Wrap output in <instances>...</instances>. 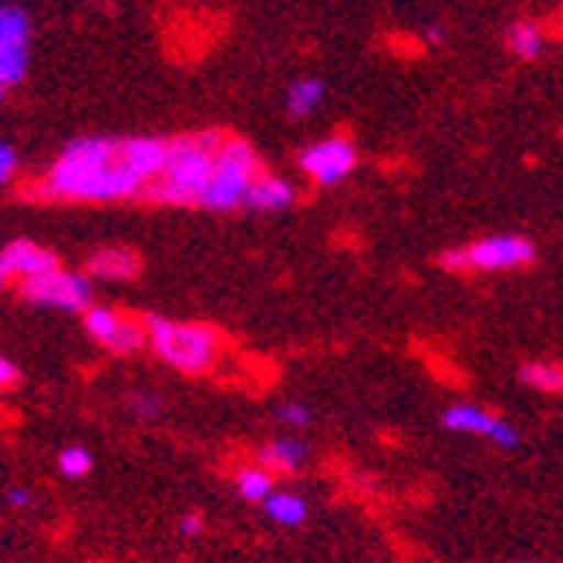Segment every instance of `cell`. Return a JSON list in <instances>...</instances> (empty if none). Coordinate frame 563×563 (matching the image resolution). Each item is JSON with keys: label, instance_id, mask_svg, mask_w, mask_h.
<instances>
[{"label": "cell", "instance_id": "6da1fadb", "mask_svg": "<svg viewBox=\"0 0 563 563\" xmlns=\"http://www.w3.org/2000/svg\"><path fill=\"white\" fill-rule=\"evenodd\" d=\"M163 139H75L51 166L44 196L51 199H125L156 183L166 166Z\"/></svg>", "mask_w": 563, "mask_h": 563}, {"label": "cell", "instance_id": "7a4b0ae2", "mask_svg": "<svg viewBox=\"0 0 563 563\" xmlns=\"http://www.w3.org/2000/svg\"><path fill=\"white\" fill-rule=\"evenodd\" d=\"M223 142L227 139L220 132H199V135L173 139L163 173L148 186V199L169 202V207H199L202 192L210 186Z\"/></svg>", "mask_w": 563, "mask_h": 563}, {"label": "cell", "instance_id": "3957f363", "mask_svg": "<svg viewBox=\"0 0 563 563\" xmlns=\"http://www.w3.org/2000/svg\"><path fill=\"white\" fill-rule=\"evenodd\" d=\"M148 347L156 351L163 362L183 375H207L217 368L223 354V334L210 324L192 321H169V318H145Z\"/></svg>", "mask_w": 563, "mask_h": 563}, {"label": "cell", "instance_id": "277c9868", "mask_svg": "<svg viewBox=\"0 0 563 563\" xmlns=\"http://www.w3.org/2000/svg\"><path fill=\"white\" fill-rule=\"evenodd\" d=\"M257 176H261L257 152H253L243 139H227L223 148H220V156H217L210 186L199 199V207L213 210V213H227V210L243 207V199H246V192H250V186Z\"/></svg>", "mask_w": 563, "mask_h": 563}, {"label": "cell", "instance_id": "5b68a950", "mask_svg": "<svg viewBox=\"0 0 563 563\" xmlns=\"http://www.w3.org/2000/svg\"><path fill=\"white\" fill-rule=\"evenodd\" d=\"M533 261V243L523 236H486L463 250L442 253L449 271H514Z\"/></svg>", "mask_w": 563, "mask_h": 563}, {"label": "cell", "instance_id": "8992f818", "mask_svg": "<svg viewBox=\"0 0 563 563\" xmlns=\"http://www.w3.org/2000/svg\"><path fill=\"white\" fill-rule=\"evenodd\" d=\"M18 294L31 303L58 307V311H88L91 307V284L71 271H51L18 284Z\"/></svg>", "mask_w": 563, "mask_h": 563}, {"label": "cell", "instance_id": "52a82bcc", "mask_svg": "<svg viewBox=\"0 0 563 563\" xmlns=\"http://www.w3.org/2000/svg\"><path fill=\"white\" fill-rule=\"evenodd\" d=\"M31 18L18 4L0 8V88H14L27 75Z\"/></svg>", "mask_w": 563, "mask_h": 563}, {"label": "cell", "instance_id": "ba28073f", "mask_svg": "<svg viewBox=\"0 0 563 563\" xmlns=\"http://www.w3.org/2000/svg\"><path fill=\"white\" fill-rule=\"evenodd\" d=\"M85 331L112 354H135L148 344L145 324H135L132 318L112 311V307H88L85 311Z\"/></svg>", "mask_w": 563, "mask_h": 563}, {"label": "cell", "instance_id": "9c48e42d", "mask_svg": "<svg viewBox=\"0 0 563 563\" xmlns=\"http://www.w3.org/2000/svg\"><path fill=\"white\" fill-rule=\"evenodd\" d=\"M354 163H357V152H354V145L347 139H324V142H318L311 148H303L300 159H297V166L311 176L318 186L341 183L354 169Z\"/></svg>", "mask_w": 563, "mask_h": 563}, {"label": "cell", "instance_id": "30bf717a", "mask_svg": "<svg viewBox=\"0 0 563 563\" xmlns=\"http://www.w3.org/2000/svg\"><path fill=\"white\" fill-rule=\"evenodd\" d=\"M442 426L449 432L483 435V439H489V442H496L503 449H514L520 442L514 426H509L506 419H499V416H493V412H486V408H479V405H452V408H445Z\"/></svg>", "mask_w": 563, "mask_h": 563}, {"label": "cell", "instance_id": "8fae6325", "mask_svg": "<svg viewBox=\"0 0 563 563\" xmlns=\"http://www.w3.org/2000/svg\"><path fill=\"white\" fill-rule=\"evenodd\" d=\"M58 257L51 250L31 243V240H14L4 246V253H0V277H4L8 284L11 280H31V277H41V274H51L58 271Z\"/></svg>", "mask_w": 563, "mask_h": 563}, {"label": "cell", "instance_id": "7c38bea8", "mask_svg": "<svg viewBox=\"0 0 563 563\" xmlns=\"http://www.w3.org/2000/svg\"><path fill=\"white\" fill-rule=\"evenodd\" d=\"M294 186L280 176H271V173H261L257 179H253L246 199H243V207L246 210H264V213H280L287 207H294Z\"/></svg>", "mask_w": 563, "mask_h": 563}, {"label": "cell", "instance_id": "4fadbf2b", "mask_svg": "<svg viewBox=\"0 0 563 563\" xmlns=\"http://www.w3.org/2000/svg\"><path fill=\"white\" fill-rule=\"evenodd\" d=\"M88 274L101 277V280H129V277L139 274V257L132 250H122V246L98 250V253H91V261H88Z\"/></svg>", "mask_w": 563, "mask_h": 563}, {"label": "cell", "instance_id": "5bb4252c", "mask_svg": "<svg viewBox=\"0 0 563 563\" xmlns=\"http://www.w3.org/2000/svg\"><path fill=\"white\" fill-rule=\"evenodd\" d=\"M307 459V445L300 439H274L264 445L261 452V466H267L271 473H297Z\"/></svg>", "mask_w": 563, "mask_h": 563}, {"label": "cell", "instance_id": "9a60e30c", "mask_svg": "<svg viewBox=\"0 0 563 563\" xmlns=\"http://www.w3.org/2000/svg\"><path fill=\"white\" fill-rule=\"evenodd\" d=\"M264 506H267V517L280 527H300L307 520V503L297 493H287V489L277 493L274 489Z\"/></svg>", "mask_w": 563, "mask_h": 563}, {"label": "cell", "instance_id": "2e32d148", "mask_svg": "<svg viewBox=\"0 0 563 563\" xmlns=\"http://www.w3.org/2000/svg\"><path fill=\"white\" fill-rule=\"evenodd\" d=\"M321 98H324V85H321L318 78H300V81H294L290 91H287V112H290L294 119L311 115V112L321 106Z\"/></svg>", "mask_w": 563, "mask_h": 563}, {"label": "cell", "instance_id": "e0dca14e", "mask_svg": "<svg viewBox=\"0 0 563 563\" xmlns=\"http://www.w3.org/2000/svg\"><path fill=\"white\" fill-rule=\"evenodd\" d=\"M236 493L250 503H267V496L274 493V473L267 466L257 470H243L236 476Z\"/></svg>", "mask_w": 563, "mask_h": 563}, {"label": "cell", "instance_id": "ac0fdd59", "mask_svg": "<svg viewBox=\"0 0 563 563\" xmlns=\"http://www.w3.org/2000/svg\"><path fill=\"white\" fill-rule=\"evenodd\" d=\"M520 378H523L527 385H533L537 391H560V388H563V368H560V365H550V362L523 365Z\"/></svg>", "mask_w": 563, "mask_h": 563}, {"label": "cell", "instance_id": "d6986e66", "mask_svg": "<svg viewBox=\"0 0 563 563\" xmlns=\"http://www.w3.org/2000/svg\"><path fill=\"white\" fill-rule=\"evenodd\" d=\"M509 47H514V55H520V58H537L543 51V31L537 24L523 21L509 31Z\"/></svg>", "mask_w": 563, "mask_h": 563}, {"label": "cell", "instance_id": "ffe728a7", "mask_svg": "<svg viewBox=\"0 0 563 563\" xmlns=\"http://www.w3.org/2000/svg\"><path fill=\"white\" fill-rule=\"evenodd\" d=\"M58 470L68 476V479H81L91 473V452L81 449V445H71L58 455Z\"/></svg>", "mask_w": 563, "mask_h": 563}, {"label": "cell", "instance_id": "44dd1931", "mask_svg": "<svg viewBox=\"0 0 563 563\" xmlns=\"http://www.w3.org/2000/svg\"><path fill=\"white\" fill-rule=\"evenodd\" d=\"M277 419L284 426H290V429H307V426H311V412H307L303 405H280Z\"/></svg>", "mask_w": 563, "mask_h": 563}, {"label": "cell", "instance_id": "7402d4cb", "mask_svg": "<svg viewBox=\"0 0 563 563\" xmlns=\"http://www.w3.org/2000/svg\"><path fill=\"white\" fill-rule=\"evenodd\" d=\"M14 169H18V152L11 142H4L0 145V183H11Z\"/></svg>", "mask_w": 563, "mask_h": 563}, {"label": "cell", "instance_id": "603a6c76", "mask_svg": "<svg viewBox=\"0 0 563 563\" xmlns=\"http://www.w3.org/2000/svg\"><path fill=\"white\" fill-rule=\"evenodd\" d=\"M18 382H21L18 365L11 362V357H4V362H0V385H4V388H14Z\"/></svg>", "mask_w": 563, "mask_h": 563}, {"label": "cell", "instance_id": "cb8c5ba5", "mask_svg": "<svg viewBox=\"0 0 563 563\" xmlns=\"http://www.w3.org/2000/svg\"><path fill=\"white\" fill-rule=\"evenodd\" d=\"M132 401H135V412L139 416H156L159 412V398L156 395H135Z\"/></svg>", "mask_w": 563, "mask_h": 563}, {"label": "cell", "instance_id": "d4e9b609", "mask_svg": "<svg viewBox=\"0 0 563 563\" xmlns=\"http://www.w3.org/2000/svg\"><path fill=\"white\" fill-rule=\"evenodd\" d=\"M179 533H183V537H199V533H202V517H199V514L183 517V520H179Z\"/></svg>", "mask_w": 563, "mask_h": 563}, {"label": "cell", "instance_id": "484cf974", "mask_svg": "<svg viewBox=\"0 0 563 563\" xmlns=\"http://www.w3.org/2000/svg\"><path fill=\"white\" fill-rule=\"evenodd\" d=\"M8 503H11L14 509H21V506H34V496H31L27 489H21V486H14V489L8 493Z\"/></svg>", "mask_w": 563, "mask_h": 563}, {"label": "cell", "instance_id": "4316f807", "mask_svg": "<svg viewBox=\"0 0 563 563\" xmlns=\"http://www.w3.org/2000/svg\"><path fill=\"white\" fill-rule=\"evenodd\" d=\"M429 41H432V44H439V41H442V31H439V27H432V31H429Z\"/></svg>", "mask_w": 563, "mask_h": 563}]
</instances>
